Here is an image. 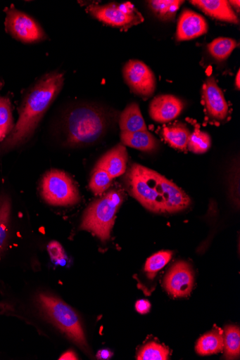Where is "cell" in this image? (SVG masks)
I'll return each mask as SVG.
<instances>
[{
  "mask_svg": "<svg viewBox=\"0 0 240 360\" xmlns=\"http://www.w3.org/2000/svg\"><path fill=\"white\" fill-rule=\"evenodd\" d=\"M123 75L131 90L144 96H152L156 90V78L142 61L130 60L125 65Z\"/></svg>",
  "mask_w": 240,
  "mask_h": 360,
  "instance_id": "cell-8",
  "label": "cell"
},
{
  "mask_svg": "<svg viewBox=\"0 0 240 360\" xmlns=\"http://www.w3.org/2000/svg\"><path fill=\"white\" fill-rule=\"evenodd\" d=\"M113 355L112 352L107 349H103L99 352L97 357L99 359H108Z\"/></svg>",
  "mask_w": 240,
  "mask_h": 360,
  "instance_id": "cell-30",
  "label": "cell"
},
{
  "mask_svg": "<svg viewBox=\"0 0 240 360\" xmlns=\"http://www.w3.org/2000/svg\"><path fill=\"white\" fill-rule=\"evenodd\" d=\"M208 23L201 15L189 9L182 13L177 26L179 41H189L207 34Z\"/></svg>",
  "mask_w": 240,
  "mask_h": 360,
  "instance_id": "cell-13",
  "label": "cell"
},
{
  "mask_svg": "<svg viewBox=\"0 0 240 360\" xmlns=\"http://www.w3.org/2000/svg\"><path fill=\"white\" fill-rule=\"evenodd\" d=\"M172 256V251L163 250L150 257L147 259L145 266V271L149 277L153 279L157 273L169 263Z\"/></svg>",
  "mask_w": 240,
  "mask_h": 360,
  "instance_id": "cell-24",
  "label": "cell"
},
{
  "mask_svg": "<svg viewBox=\"0 0 240 360\" xmlns=\"http://www.w3.org/2000/svg\"><path fill=\"white\" fill-rule=\"evenodd\" d=\"M137 311L141 314H146L151 310V304L147 300H140L135 304Z\"/></svg>",
  "mask_w": 240,
  "mask_h": 360,
  "instance_id": "cell-29",
  "label": "cell"
},
{
  "mask_svg": "<svg viewBox=\"0 0 240 360\" xmlns=\"http://www.w3.org/2000/svg\"><path fill=\"white\" fill-rule=\"evenodd\" d=\"M203 101L206 110L213 118L223 120L228 114V105L224 94L214 77H209L202 87Z\"/></svg>",
  "mask_w": 240,
  "mask_h": 360,
  "instance_id": "cell-11",
  "label": "cell"
},
{
  "mask_svg": "<svg viewBox=\"0 0 240 360\" xmlns=\"http://www.w3.org/2000/svg\"><path fill=\"white\" fill-rule=\"evenodd\" d=\"M190 3L217 20L239 23V19L227 0H191Z\"/></svg>",
  "mask_w": 240,
  "mask_h": 360,
  "instance_id": "cell-15",
  "label": "cell"
},
{
  "mask_svg": "<svg viewBox=\"0 0 240 360\" xmlns=\"http://www.w3.org/2000/svg\"><path fill=\"white\" fill-rule=\"evenodd\" d=\"M169 350L167 347L152 342L146 345L139 352V360H166L168 359Z\"/></svg>",
  "mask_w": 240,
  "mask_h": 360,
  "instance_id": "cell-26",
  "label": "cell"
},
{
  "mask_svg": "<svg viewBox=\"0 0 240 360\" xmlns=\"http://www.w3.org/2000/svg\"><path fill=\"white\" fill-rule=\"evenodd\" d=\"M68 141L84 146L97 141L104 133L106 122L98 110L83 107L73 110L67 119Z\"/></svg>",
  "mask_w": 240,
  "mask_h": 360,
  "instance_id": "cell-4",
  "label": "cell"
},
{
  "mask_svg": "<svg viewBox=\"0 0 240 360\" xmlns=\"http://www.w3.org/2000/svg\"><path fill=\"white\" fill-rule=\"evenodd\" d=\"M42 194L49 205L70 206L78 203L80 196L72 179L63 172L47 173L42 184Z\"/></svg>",
  "mask_w": 240,
  "mask_h": 360,
  "instance_id": "cell-6",
  "label": "cell"
},
{
  "mask_svg": "<svg viewBox=\"0 0 240 360\" xmlns=\"http://www.w3.org/2000/svg\"><path fill=\"white\" fill-rule=\"evenodd\" d=\"M120 138L124 145L142 151H153L158 146L156 139L148 130L134 133L121 132Z\"/></svg>",
  "mask_w": 240,
  "mask_h": 360,
  "instance_id": "cell-17",
  "label": "cell"
},
{
  "mask_svg": "<svg viewBox=\"0 0 240 360\" xmlns=\"http://www.w3.org/2000/svg\"><path fill=\"white\" fill-rule=\"evenodd\" d=\"M39 302L44 312L66 336L82 348L87 349V343L80 318L74 309L61 300L42 293Z\"/></svg>",
  "mask_w": 240,
  "mask_h": 360,
  "instance_id": "cell-5",
  "label": "cell"
},
{
  "mask_svg": "<svg viewBox=\"0 0 240 360\" xmlns=\"http://www.w3.org/2000/svg\"><path fill=\"white\" fill-rule=\"evenodd\" d=\"M224 348V336L220 330L212 331L202 336L196 345V352L201 356L211 355Z\"/></svg>",
  "mask_w": 240,
  "mask_h": 360,
  "instance_id": "cell-19",
  "label": "cell"
},
{
  "mask_svg": "<svg viewBox=\"0 0 240 360\" xmlns=\"http://www.w3.org/2000/svg\"><path fill=\"white\" fill-rule=\"evenodd\" d=\"M2 85H3L2 82H0V89H1Z\"/></svg>",
  "mask_w": 240,
  "mask_h": 360,
  "instance_id": "cell-35",
  "label": "cell"
},
{
  "mask_svg": "<svg viewBox=\"0 0 240 360\" xmlns=\"http://www.w3.org/2000/svg\"><path fill=\"white\" fill-rule=\"evenodd\" d=\"M237 43L229 38H217L208 46V51L217 60L227 59L236 49Z\"/></svg>",
  "mask_w": 240,
  "mask_h": 360,
  "instance_id": "cell-23",
  "label": "cell"
},
{
  "mask_svg": "<svg viewBox=\"0 0 240 360\" xmlns=\"http://www.w3.org/2000/svg\"><path fill=\"white\" fill-rule=\"evenodd\" d=\"M151 11L163 20H170L175 18L181 6L182 0H151L148 2Z\"/></svg>",
  "mask_w": 240,
  "mask_h": 360,
  "instance_id": "cell-21",
  "label": "cell"
},
{
  "mask_svg": "<svg viewBox=\"0 0 240 360\" xmlns=\"http://www.w3.org/2000/svg\"><path fill=\"white\" fill-rule=\"evenodd\" d=\"M120 127L122 132L127 133L148 130L138 104L132 103L125 109L120 116Z\"/></svg>",
  "mask_w": 240,
  "mask_h": 360,
  "instance_id": "cell-16",
  "label": "cell"
},
{
  "mask_svg": "<svg viewBox=\"0 0 240 360\" xmlns=\"http://www.w3.org/2000/svg\"><path fill=\"white\" fill-rule=\"evenodd\" d=\"M122 200L120 192L112 191L92 203L84 214L82 230L92 233L103 242L108 240Z\"/></svg>",
  "mask_w": 240,
  "mask_h": 360,
  "instance_id": "cell-3",
  "label": "cell"
},
{
  "mask_svg": "<svg viewBox=\"0 0 240 360\" xmlns=\"http://www.w3.org/2000/svg\"><path fill=\"white\" fill-rule=\"evenodd\" d=\"M6 27L13 37L25 43L39 41L46 37L35 20L14 8L8 11Z\"/></svg>",
  "mask_w": 240,
  "mask_h": 360,
  "instance_id": "cell-9",
  "label": "cell"
},
{
  "mask_svg": "<svg viewBox=\"0 0 240 360\" xmlns=\"http://www.w3.org/2000/svg\"><path fill=\"white\" fill-rule=\"evenodd\" d=\"M229 4L232 8L233 7L237 11H239L240 2L239 1V0H237V1H232H232H229Z\"/></svg>",
  "mask_w": 240,
  "mask_h": 360,
  "instance_id": "cell-32",
  "label": "cell"
},
{
  "mask_svg": "<svg viewBox=\"0 0 240 360\" xmlns=\"http://www.w3.org/2000/svg\"><path fill=\"white\" fill-rule=\"evenodd\" d=\"M11 214V200L7 195L0 196V255L8 245Z\"/></svg>",
  "mask_w": 240,
  "mask_h": 360,
  "instance_id": "cell-20",
  "label": "cell"
},
{
  "mask_svg": "<svg viewBox=\"0 0 240 360\" xmlns=\"http://www.w3.org/2000/svg\"><path fill=\"white\" fill-rule=\"evenodd\" d=\"M239 75H240V72L239 70L238 72H237V75L236 76V79H235V85L236 86L238 89L240 87V77H239Z\"/></svg>",
  "mask_w": 240,
  "mask_h": 360,
  "instance_id": "cell-33",
  "label": "cell"
},
{
  "mask_svg": "<svg viewBox=\"0 0 240 360\" xmlns=\"http://www.w3.org/2000/svg\"><path fill=\"white\" fill-rule=\"evenodd\" d=\"M88 11L102 22L125 29L141 23L144 20L141 14L130 2L102 6H90Z\"/></svg>",
  "mask_w": 240,
  "mask_h": 360,
  "instance_id": "cell-7",
  "label": "cell"
},
{
  "mask_svg": "<svg viewBox=\"0 0 240 360\" xmlns=\"http://www.w3.org/2000/svg\"><path fill=\"white\" fill-rule=\"evenodd\" d=\"M184 109V103L175 96L165 94L154 98L150 105L151 118L160 123L168 122L178 117Z\"/></svg>",
  "mask_w": 240,
  "mask_h": 360,
  "instance_id": "cell-12",
  "label": "cell"
},
{
  "mask_svg": "<svg viewBox=\"0 0 240 360\" xmlns=\"http://www.w3.org/2000/svg\"><path fill=\"white\" fill-rule=\"evenodd\" d=\"M13 115L11 105L6 98H0V127L5 129L7 134L12 129Z\"/></svg>",
  "mask_w": 240,
  "mask_h": 360,
  "instance_id": "cell-28",
  "label": "cell"
},
{
  "mask_svg": "<svg viewBox=\"0 0 240 360\" xmlns=\"http://www.w3.org/2000/svg\"><path fill=\"white\" fill-rule=\"evenodd\" d=\"M167 291L175 298L186 297L194 285V274L186 262H178L169 271L164 281Z\"/></svg>",
  "mask_w": 240,
  "mask_h": 360,
  "instance_id": "cell-10",
  "label": "cell"
},
{
  "mask_svg": "<svg viewBox=\"0 0 240 360\" xmlns=\"http://www.w3.org/2000/svg\"><path fill=\"white\" fill-rule=\"evenodd\" d=\"M7 132L5 129L0 127V141H2V139L6 136Z\"/></svg>",
  "mask_w": 240,
  "mask_h": 360,
  "instance_id": "cell-34",
  "label": "cell"
},
{
  "mask_svg": "<svg viewBox=\"0 0 240 360\" xmlns=\"http://www.w3.org/2000/svg\"><path fill=\"white\" fill-rule=\"evenodd\" d=\"M127 177L134 198L153 212L176 213L190 205L191 200L184 191L152 169L134 165Z\"/></svg>",
  "mask_w": 240,
  "mask_h": 360,
  "instance_id": "cell-1",
  "label": "cell"
},
{
  "mask_svg": "<svg viewBox=\"0 0 240 360\" xmlns=\"http://www.w3.org/2000/svg\"><path fill=\"white\" fill-rule=\"evenodd\" d=\"M127 153L123 145H118L97 162L95 168L107 172L113 179L123 175L126 171Z\"/></svg>",
  "mask_w": 240,
  "mask_h": 360,
  "instance_id": "cell-14",
  "label": "cell"
},
{
  "mask_svg": "<svg viewBox=\"0 0 240 360\" xmlns=\"http://www.w3.org/2000/svg\"><path fill=\"white\" fill-rule=\"evenodd\" d=\"M60 359H77L76 354L73 352H68L65 353Z\"/></svg>",
  "mask_w": 240,
  "mask_h": 360,
  "instance_id": "cell-31",
  "label": "cell"
},
{
  "mask_svg": "<svg viewBox=\"0 0 240 360\" xmlns=\"http://www.w3.org/2000/svg\"><path fill=\"white\" fill-rule=\"evenodd\" d=\"M190 134V131L183 124L165 127L163 129L165 141L171 147L181 150L187 149Z\"/></svg>",
  "mask_w": 240,
  "mask_h": 360,
  "instance_id": "cell-18",
  "label": "cell"
},
{
  "mask_svg": "<svg viewBox=\"0 0 240 360\" xmlns=\"http://www.w3.org/2000/svg\"><path fill=\"white\" fill-rule=\"evenodd\" d=\"M212 146V140L208 134L196 128L190 134L187 147L189 150L196 154L208 152Z\"/></svg>",
  "mask_w": 240,
  "mask_h": 360,
  "instance_id": "cell-25",
  "label": "cell"
},
{
  "mask_svg": "<svg viewBox=\"0 0 240 360\" xmlns=\"http://www.w3.org/2000/svg\"><path fill=\"white\" fill-rule=\"evenodd\" d=\"M224 347L227 359L237 358L240 353V331L238 326H227L225 330Z\"/></svg>",
  "mask_w": 240,
  "mask_h": 360,
  "instance_id": "cell-22",
  "label": "cell"
},
{
  "mask_svg": "<svg viewBox=\"0 0 240 360\" xmlns=\"http://www.w3.org/2000/svg\"><path fill=\"white\" fill-rule=\"evenodd\" d=\"M63 84V75L55 72L46 76L30 91L20 111L19 120L4 146L6 148H13L31 135Z\"/></svg>",
  "mask_w": 240,
  "mask_h": 360,
  "instance_id": "cell-2",
  "label": "cell"
},
{
  "mask_svg": "<svg viewBox=\"0 0 240 360\" xmlns=\"http://www.w3.org/2000/svg\"><path fill=\"white\" fill-rule=\"evenodd\" d=\"M113 179L105 170L95 168L89 184L90 188L94 194H101L110 186Z\"/></svg>",
  "mask_w": 240,
  "mask_h": 360,
  "instance_id": "cell-27",
  "label": "cell"
}]
</instances>
